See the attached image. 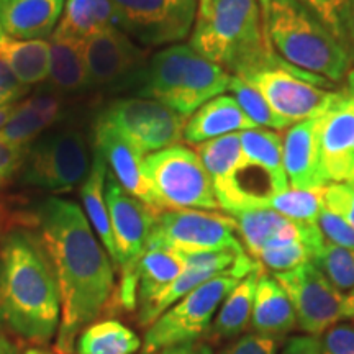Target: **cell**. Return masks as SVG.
I'll list each match as a JSON object with an SVG mask.
<instances>
[{"mask_svg": "<svg viewBox=\"0 0 354 354\" xmlns=\"http://www.w3.org/2000/svg\"><path fill=\"white\" fill-rule=\"evenodd\" d=\"M61 294L57 354H74L76 339L117 294L115 266L76 202L50 197L33 212Z\"/></svg>", "mask_w": 354, "mask_h": 354, "instance_id": "1", "label": "cell"}, {"mask_svg": "<svg viewBox=\"0 0 354 354\" xmlns=\"http://www.w3.org/2000/svg\"><path fill=\"white\" fill-rule=\"evenodd\" d=\"M59 322V286L41 238L10 230L0 243V323L26 342L48 343Z\"/></svg>", "mask_w": 354, "mask_h": 354, "instance_id": "2", "label": "cell"}, {"mask_svg": "<svg viewBox=\"0 0 354 354\" xmlns=\"http://www.w3.org/2000/svg\"><path fill=\"white\" fill-rule=\"evenodd\" d=\"M190 46L233 76L279 63L266 38L258 0H210L197 13Z\"/></svg>", "mask_w": 354, "mask_h": 354, "instance_id": "3", "label": "cell"}, {"mask_svg": "<svg viewBox=\"0 0 354 354\" xmlns=\"http://www.w3.org/2000/svg\"><path fill=\"white\" fill-rule=\"evenodd\" d=\"M263 28L276 55L305 73L343 82L351 71V48L302 0H274Z\"/></svg>", "mask_w": 354, "mask_h": 354, "instance_id": "4", "label": "cell"}, {"mask_svg": "<svg viewBox=\"0 0 354 354\" xmlns=\"http://www.w3.org/2000/svg\"><path fill=\"white\" fill-rule=\"evenodd\" d=\"M230 73L198 55L190 44L158 51L138 79L141 99L156 100L189 118L203 104L228 91Z\"/></svg>", "mask_w": 354, "mask_h": 354, "instance_id": "5", "label": "cell"}, {"mask_svg": "<svg viewBox=\"0 0 354 354\" xmlns=\"http://www.w3.org/2000/svg\"><path fill=\"white\" fill-rule=\"evenodd\" d=\"M105 201L117 250L115 269L120 272L117 299L123 308L133 312L138 305V264L161 212L128 194L110 171L105 183Z\"/></svg>", "mask_w": 354, "mask_h": 354, "instance_id": "6", "label": "cell"}, {"mask_svg": "<svg viewBox=\"0 0 354 354\" xmlns=\"http://www.w3.org/2000/svg\"><path fill=\"white\" fill-rule=\"evenodd\" d=\"M145 171L161 210H218L214 183L194 149L174 145L145 158Z\"/></svg>", "mask_w": 354, "mask_h": 354, "instance_id": "7", "label": "cell"}, {"mask_svg": "<svg viewBox=\"0 0 354 354\" xmlns=\"http://www.w3.org/2000/svg\"><path fill=\"white\" fill-rule=\"evenodd\" d=\"M241 279L233 272L220 274L167 308L146 330L141 354H158L176 344L198 342L210 330L216 310Z\"/></svg>", "mask_w": 354, "mask_h": 354, "instance_id": "8", "label": "cell"}, {"mask_svg": "<svg viewBox=\"0 0 354 354\" xmlns=\"http://www.w3.org/2000/svg\"><path fill=\"white\" fill-rule=\"evenodd\" d=\"M240 77L251 84L274 112L292 125L318 117L336 94V91L323 88L330 86V81L305 73L284 59Z\"/></svg>", "mask_w": 354, "mask_h": 354, "instance_id": "9", "label": "cell"}, {"mask_svg": "<svg viewBox=\"0 0 354 354\" xmlns=\"http://www.w3.org/2000/svg\"><path fill=\"white\" fill-rule=\"evenodd\" d=\"M91 166V153L81 131L48 133L26 151L21 183L51 192L69 190L86 180Z\"/></svg>", "mask_w": 354, "mask_h": 354, "instance_id": "10", "label": "cell"}, {"mask_svg": "<svg viewBox=\"0 0 354 354\" xmlns=\"http://www.w3.org/2000/svg\"><path fill=\"white\" fill-rule=\"evenodd\" d=\"M148 248H167L177 253L245 250L233 216L214 210H162L158 215Z\"/></svg>", "mask_w": 354, "mask_h": 354, "instance_id": "11", "label": "cell"}, {"mask_svg": "<svg viewBox=\"0 0 354 354\" xmlns=\"http://www.w3.org/2000/svg\"><path fill=\"white\" fill-rule=\"evenodd\" d=\"M117 25L146 48L177 44L192 33L198 0H112Z\"/></svg>", "mask_w": 354, "mask_h": 354, "instance_id": "12", "label": "cell"}, {"mask_svg": "<svg viewBox=\"0 0 354 354\" xmlns=\"http://www.w3.org/2000/svg\"><path fill=\"white\" fill-rule=\"evenodd\" d=\"M99 118L120 133L141 154L179 145L187 123V118L172 109L141 97L115 100Z\"/></svg>", "mask_w": 354, "mask_h": 354, "instance_id": "13", "label": "cell"}, {"mask_svg": "<svg viewBox=\"0 0 354 354\" xmlns=\"http://www.w3.org/2000/svg\"><path fill=\"white\" fill-rule=\"evenodd\" d=\"M272 276L286 290L297 317V325L307 335L320 336L344 318V295L313 263L300 264L290 271L274 272Z\"/></svg>", "mask_w": 354, "mask_h": 354, "instance_id": "14", "label": "cell"}, {"mask_svg": "<svg viewBox=\"0 0 354 354\" xmlns=\"http://www.w3.org/2000/svg\"><path fill=\"white\" fill-rule=\"evenodd\" d=\"M318 143L322 167L328 184L346 183L354 158V69L344 87L318 115Z\"/></svg>", "mask_w": 354, "mask_h": 354, "instance_id": "15", "label": "cell"}, {"mask_svg": "<svg viewBox=\"0 0 354 354\" xmlns=\"http://www.w3.org/2000/svg\"><path fill=\"white\" fill-rule=\"evenodd\" d=\"M238 227V236L251 258L268 250L305 241L322 248L325 238L317 223H302L286 218L271 209H245L232 215Z\"/></svg>", "mask_w": 354, "mask_h": 354, "instance_id": "16", "label": "cell"}, {"mask_svg": "<svg viewBox=\"0 0 354 354\" xmlns=\"http://www.w3.org/2000/svg\"><path fill=\"white\" fill-rule=\"evenodd\" d=\"M148 51L138 46L125 32L109 28L86 41L88 87H109L141 76Z\"/></svg>", "mask_w": 354, "mask_h": 354, "instance_id": "17", "label": "cell"}, {"mask_svg": "<svg viewBox=\"0 0 354 354\" xmlns=\"http://www.w3.org/2000/svg\"><path fill=\"white\" fill-rule=\"evenodd\" d=\"M94 138L95 149L105 159L109 171L118 180V184L146 205L162 212L151 184L146 177L145 154H141L130 141H127L120 133L113 130L109 123L102 122L100 118L95 123Z\"/></svg>", "mask_w": 354, "mask_h": 354, "instance_id": "18", "label": "cell"}, {"mask_svg": "<svg viewBox=\"0 0 354 354\" xmlns=\"http://www.w3.org/2000/svg\"><path fill=\"white\" fill-rule=\"evenodd\" d=\"M282 162L290 189H322L328 185L322 167L318 117L294 123L284 131Z\"/></svg>", "mask_w": 354, "mask_h": 354, "instance_id": "19", "label": "cell"}, {"mask_svg": "<svg viewBox=\"0 0 354 354\" xmlns=\"http://www.w3.org/2000/svg\"><path fill=\"white\" fill-rule=\"evenodd\" d=\"M64 0H0V32L19 39H44L59 24Z\"/></svg>", "mask_w": 354, "mask_h": 354, "instance_id": "20", "label": "cell"}, {"mask_svg": "<svg viewBox=\"0 0 354 354\" xmlns=\"http://www.w3.org/2000/svg\"><path fill=\"white\" fill-rule=\"evenodd\" d=\"M61 117V97L56 92H39L15 105L10 120L0 128V140L28 148Z\"/></svg>", "mask_w": 354, "mask_h": 354, "instance_id": "21", "label": "cell"}, {"mask_svg": "<svg viewBox=\"0 0 354 354\" xmlns=\"http://www.w3.org/2000/svg\"><path fill=\"white\" fill-rule=\"evenodd\" d=\"M259 128L243 112L232 95H218L203 104L192 117L187 118L184 140L189 145H202L220 136Z\"/></svg>", "mask_w": 354, "mask_h": 354, "instance_id": "22", "label": "cell"}, {"mask_svg": "<svg viewBox=\"0 0 354 354\" xmlns=\"http://www.w3.org/2000/svg\"><path fill=\"white\" fill-rule=\"evenodd\" d=\"M251 325L256 333L281 338L297 325V317L286 290L274 276H269L264 271L261 272L256 286Z\"/></svg>", "mask_w": 354, "mask_h": 354, "instance_id": "23", "label": "cell"}, {"mask_svg": "<svg viewBox=\"0 0 354 354\" xmlns=\"http://www.w3.org/2000/svg\"><path fill=\"white\" fill-rule=\"evenodd\" d=\"M109 28H118L112 0H66L63 17L51 37L86 43Z\"/></svg>", "mask_w": 354, "mask_h": 354, "instance_id": "24", "label": "cell"}, {"mask_svg": "<svg viewBox=\"0 0 354 354\" xmlns=\"http://www.w3.org/2000/svg\"><path fill=\"white\" fill-rule=\"evenodd\" d=\"M109 167L102 154L97 151L92 156L91 171L86 177V180L81 184V198L86 210L87 220L91 221L94 232L105 248L113 266L117 264V250H115L112 223H110L109 207L105 201V183H107Z\"/></svg>", "mask_w": 354, "mask_h": 354, "instance_id": "25", "label": "cell"}, {"mask_svg": "<svg viewBox=\"0 0 354 354\" xmlns=\"http://www.w3.org/2000/svg\"><path fill=\"white\" fill-rule=\"evenodd\" d=\"M0 61L25 86L50 77V43L46 39H19L0 32Z\"/></svg>", "mask_w": 354, "mask_h": 354, "instance_id": "26", "label": "cell"}, {"mask_svg": "<svg viewBox=\"0 0 354 354\" xmlns=\"http://www.w3.org/2000/svg\"><path fill=\"white\" fill-rule=\"evenodd\" d=\"M184 271L179 253L167 248H148L138 264V307L151 304Z\"/></svg>", "mask_w": 354, "mask_h": 354, "instance_id": "27", "label": "cell"}, {"mask_svg": "<svg viewBox=\"0 0 354 354\" xmlns=\"http://www.w3.org/2000/svg\"><path fill=\"white\" fill-rule=\"evenodd\" d=\"M50 79L59 92H77L88 87L86 43L51 37Z\"/></svg>", "mask_w": 354, "mask_h": 354, "instance_id": "28", "label": "cell"}, {"mask_svg": "<svg viewBox=\"0 0 354 354\" xmlns=\"http://www.w3.org/2000/svg\"><path fill=\"white\" fill-rule=\"evenodd\" d=\"M261 272H263V266L243 277L227 295L214 322L215 336L232 338L248 328L251 322V313H253L254 292Z\"/></svg>", "mask_w": 354, "mask_h": 354, "instance_id": "29", "label": "cell"}, {"mask_svg": "<svg viewBox=\"0 0 354 354\" xmlns=\"http://www.w3.org/2000/svg\"><path fill=\"white\" fill-rule=\"evenodd\" d=\"M245 162L268 172L284 192L289 189L284 162H282V135L274 130L253 128L240 133Z\"/></svg>", "mask_w": 354, "mask_h": 354, "instance_id": "30", "label": "cell"}, {"mask_svg": "<svg viewBox=\"0 0 354 354\" xmlns=\"http://www.w3.org/2000/svg\"><path fill=\"white\" fill-rule=\"evenodd\" d=\"M196 153L209 172L215 194L227 187L236 172L245 166L240 133H232L197 145Z\"/></svg>", "mask_w": 354, "mask_h": 354, "instance_id": "31", "label": "cell"}, {"mask_svg": "<svg viewBox=\"0 0 354 354\" xmlns=\"http://www.w3.org/2000/svg\"><path fill=\"white\" fill-rule=\"evenodd\" d=\"M141 339L118 320H102L88 325L77 338L76 354H135Z\"/></svg>", "mask_w": 354, "mask_h": 354, "instance_id": "32", "label": "cell"}, {"mask_svg": "<svg viewBox=\"0 0 354 354\" xmlns=\"http://www.w3.org/2000/svg\"><path fill=\"white\" fill-rule=\"evenodd\" d=\"M264 209H271L286 218L302 223H317L323 209L322 189H287L284 192L274 194L266 201Z\"/></svg>", "mask_w": 354, "mask_h": 354, "instance_id": "33", "label": "cell"}, {"mask_svg": "<svg viewBox=\"0 0 354 354\" xmlns=\"http://www.w3.org/2000/svg\"><path fill=\"white\" fill-rule=\"evenodd\" d=\"M227 92H230V95L238 102V105L250 117V120H253L259 128L263 127L274 131H282L292 125L282 117H279L264 97L240 76H232Z\"/></svg>", "mask_w": 354, "mask_h": 354, "instance_id": "34", "label": "cell"}, {"mask_svg": "<svg viewBox=\"0 0 354 354\" xmlns=\"http://www.w3.org/2000/svg\"><path fill=\"white\" fill-rule=\"evenodd\" d=\"M312 263L339 292L354 289V250L326 241L313 256Z\"/></svg>", "mask_w": 354, "mask_h": 354, "instance_id": "35", "label": "cell"}, {"mask_svg": "<svg viewBox=\"0 0 354 354\" xmlns=\"http://www.w3.org/2000/svg\"><path fill=\"white\" fill-rule=\"evenodd\" d=\"M320 248L310 245V243L299 241L292 243V245L276 248V250H268L256 256V261L261 266H266L271 269L272 272H284L290 271V269L297 268L300 264L312 263L313 256Z\"/></svg>", "mask_w": 354, "mask_h": 354, "instance_id": "36", "label": "cell"}, {"mask_svg": "<svg viewBox=\"0 0 354 354\" xmlns=\"http://www.w3.org/2000/svg\"><path fill=\"white\" fill-rule=\"evenodd\" d=\"M302 2L312 8L333 30L336 37L349 46L346 38V12L349 0H302Z\"/></svg>", "mask_w": 354, "mask_h": 354, "instance_id": "37", "label": "cell"}, {"mask_svg": "<svg viewBox=\"0 0 354 354\" xmlns=\"http://www.w3.org/2000/svg\"><path fill=\"white\" fill-rule=\"evenodd\" d=\"M323 207L343 216L354 228V180L335 183L323 187Z\"/></svg>", "mask_w": 354, "mask_h": 354, "instance_id": "38", "label": "cell"}, {"mask_svg": "<svg viewBox=\"0 0 354 354\" xmlns=\"http://www.w3.org/2000/svg\"><path fill=\"white\" fill-rule=\"evenodd\" d=\"M317 227L320 228L326 241L354 250V228L343 216L336 215L335 212L323 207L317 218Z\"/></svg>", "mask_w": 354, "mask_h": 354, "instance_id": "39", "label": "cell"}, {"mask_svg": "<svg viewBox=\"0 0 354 354\" xmlns=\"http://www.w3.org/2000/svg\"><path fill=\"white\" fill-rule=\"evenodd\" d=\"M282 338L281 336L263 335V333H246L240 339L228 344L221 349L220 354H279Z\"/></svg>", "mask_w": 354, "mask_h": 354, "instance_id": "40", "label": "cell"}, {"mask_svg": "<svg viewBox=\"0 0 354 354\" xmlns=\"http://www.w3.org/2000/svg\"><path fill=\"white\" fill-rule=\"evenodd\" d=\"M320 354H354V325L331 326L322 338Z\"/></svg>", "mask_w": 354, "mask_h": 354, "instance_id": "41", "label": "cell"}, {"mask_svg": "<svg viewBox=\"0 0 354 354\" xmlns=\"http://www.w3.org/2000/svg\"><path fill=\"white\" fill-rule=\"evenodd\" d=\"M28 88L17 79L3 61H0V107L19 104V100L28 94Z\"/></svg>", "mask_w": 354, "mask_h": 354, "instance_id": "42", "label": "cell"}, {"mask_svg": "<svg viewBox=\"0 0 354 354\" xmlns=\"http://www.w3.org/2000/svg\"><path fill=\"white\" fill-rule=\"evenodd\" d=\"M28 148L0 140V184L6 183L24 166Z\"/></svg>", "mask_w": 354, "mask_h": 354, "instance_id": "43", "label": "cell"}, {"mask_svg": "<svg viewBox=\"0 0 354 354\" xmlns=\"http://www.w3.org/2000/svg\"><path fill=\"white\" fill-rule=\"evenodd\" d=\"M35 227V215L19 212L12 207L8 198L0 192V233H8L13 228Z\"/></svg>", "mask_w": 354, "mask_h": 354, "instance_id": "44", "label": "cell"}, {"mask_svg": "<svg viewBox=\"0 0 354 354\" xmlns=\"http://www.w3.org/2000/svg\"><path fill=\"white\" fill-rule=\"evenodd\" d=\"M320 336H294V338H290L289 342L286 343L284 349L279 354H320Z\"/></svg>", "mask_w": 354, "mask_h": 354, "instance_id": "45", "label": "cell"}, {"mask_svg": "<svg viewBox=\"0 0 354 354\" xmlns=\"http://www.w3.org/2000/svg\"><path fill=\"white\" fill-rule=\"evenodd\" d=\"M158 354H214L212 348L203 342H189L183 344H176V346L166 348Z\"/></svg>", "mask_w": 354, "mask_h": 354, "instance_id": "46", "label": "cell"}, {"mask_svg": "<svg viewBox=\"0 0 354 354\" xmlns=\"http://www.w3.org/2000/svg\"><path fill=\"white\" fill-rule=\"evenodd\" d=\"M346 38L349 46H354V0L348 2V12H346Z\"/></svg>", "mask_w": 354, "mask_h": 354, "instance_id": "47", "label": "cell"}, {"mask_svg": "<svg viewBox=\"0 0 354 354\" xmlns=\"http://www.w3.org/2000/svg\"><path fill=\"white\" fill-rule=\"evenodd\" d=\"M343 315H344V318H349V320H354V289L349 290L348 294L344 295Z\"/></svg>", "mask_w": 354, "mask_h": 354, "instance_id": "48", "label": "cell"}, {"mask_svg": "<svg viewBox=\"0 0 354 354\" xmlns=\"http://www.w3.org/2000/svg\"><path fill=\"white\" fill-rule=\"evenodd\" d=\"M17 353H19V349H17L15 344L7 338L6 333L0 331V354H17Z\"/></svg>", "mask_w": 354, "mask_h": 354, "instance_id": "49", "label": "cell"}, {"mask_svg": "<svg viewBox=\"0 0 354 354\" xmlns=\"http://www.w3.org/2000/svg\"><path fill=\"white\" fill-rule=\"evenodd\" d=\"M15 105H6V107H0V128H2L6 123L10 120V117L13 115V110H15Z\"/></svg>", "mask_w": 354, "mask_h": 354, "instance_id": "50", "label": "cell"}, {"mask_svg": "<svg viewBox=\"0 0 354 354\" xmlns=\"http://www.w3.org/2000/svg\"><path fill=\"white\" fill-rule=\"evenodd\" d=\"M272 2L274 0H258V6L261 10V19H263V21L266 20V17L269 15V10H271Z\"/></svg>", "mask_w": 354, "mask_h": 354, "instance_id": "51", "label": "cell"}, {"mask_svg": "<svg viewBox=\"0 0 354 354\" xmlns=\"http://www.w3.org/2000/svg\"><path fill=\"white\" fill-rule=\"evenodd\" d=\"M25 354H55V353H50V351H44V349H38V348H33V349H28V351H25Z\"/></svg>", "mask_w": 354, "mask_h": 354, "instance_id": "52", "label": "cell"}, {"mask_svg": "<svg viewBox=\"0 0 354 354\" xmlns=\"http://www.w3.org/2000/svg\"><path fill=\"white\" fill-rule=\"evenodd\" d=\"M209 3H210V0H198V12L205 10V8L209 7Z\"/></svg>", "mask_w": 354, "mask_h": 354, "instance_id": "53", "label": "cell"}, {"mask_svg": "<svg viewBox=\"0 0 354 354\" xmlns=\"http://www.w3.org/2000/svg\"><path fill=\"white\" fill-rule=\"evenodd\" d=\"M348 180H354V158H353V161H351V166H349V177H348Z\"/></svg>", "mask_w": 354, "mask_h": 354, "instance_id": "54", "label": "cell"}]
</instances>
